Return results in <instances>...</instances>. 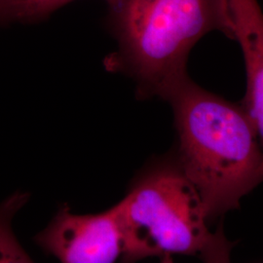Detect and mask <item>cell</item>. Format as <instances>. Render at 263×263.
Returning a JSON list of instances; mask_svg holds the SVG:
<instances>
[{
    "mask_svg": "<svg viewBox=\"0 0 263 263\" xmlns=\"http://www.w3.org/2000/svg\"><path fill=\"white\" fill-rule=\"evenodd\" d=\"M161 99L175 115L179 148L174 159L197 190L212 223L239 207L261 182L260 138L241 104L203 89L188 74Z\"/></svg>",
    "mask_w": 263,
    "mask_h": 263,
    "instance_id": "1",
    "label": "cell"
},
{
    "mask_svg": "<svg viewBox=\"0 0 263 263\" xmlns=\"http://www.w3.org/2000/svg\"><path fill=\"white\" fill-rule=\"evenodd\" d=\"M116 50L104 60L130 77L141 99L161 98L187 74L188 57L213 30L223 32L222 0H104Z\"/></svg>",
    "mask_w": 263,
    "mask_h": 263,
    "instance_id": "2",
    "label": "cell"
},
{
    "mask_svg": "<svg viewBox=\"0 0 263 263\" xmlns=\"http://www.w3.org/2000/svg\"><path fill=\"white\" fill-rule=\"evenodd\" d=\"M119 206L126 241L123 261L159 257L169 262L173 255H187L229 262L234 243L221 228L212 230L197 190L176 160L144 171Z\"/></svg>",
    "mask_w": 263,
    "mask_h": 263,
    "instance_id": "3",
    "label": "cell"
},
{
    "mask_svg": "<svg viewBox=\"0 0 263 263\" xmlns=\"http://www.w3.org/2000/svg\"><path fill=\"white\" fill-rule=\"evenodd\" d=\"M35 242L62 262L112 263L123 259L126 241L119 203L94 215H76L64 206L35 237Z\"/></svg>",
    "mask_w": 263,
    "mask_h": 263,
    "instance_id": "4",
    "label": "cell"
},
{
    "mask_svg": "<svg viewBox=\"0 0 263 263\" xmlns=\"http://www.w3.org/2000/svg\"><path fill=\"white\" fill-rule=\"evenodd\" d=\"M223 33L244 57L247 90L243 106L259 137L263 134V15L258 0H222ZM262 139V138H260Z\"/></svg>",
    "mask_w": 263,
    "mask_h": 263,
    "instance_id": "5",
    "label": "cell"
},
{
    "mask_svg": "<svg viewBox=\"0 0 263 263\" xmlns=\"http://www.w3.org/2000/svg\"><path fill=\"white\" fill-rule=\"evenodd\" d=\"M47 0H5V15L20 19L43 17V8Z\"/></svg>",
    "mask_w": 263,
    "mask_h": 263,
    "instance_id": "6",
    "label": "cell"
},
{
    "mask_svg": "<svg viewBox=\"0 0 263 263\" xmlns=\"http://www.w3.org/2000/svg\"><path fill=\"white\" fill-rule=\"evenodd\" d=\"M71 1L73 0H47L43 8V16H46L48 14L52 13L53 11L59 9L60 7L66 5Z\"/></svg>",
    "mask_w": 263,
    "mask_h": 263,
    "instance_id": "7",
    "label": "cell"
},
{
    "mask_svg": "<svg viewBox=\"0 0 263 263\" xmlns=\"http://www.w3.org/2000/svg\"><path fill=\"white\" fill-rule=\"evenodd\" d=\"M0 15H5V0H0Z\"/></svg>",
    "mask_w": 263,
    "mask_h": 263,
    "instance_id": "8",
    "label": "cell"
}]
</instances>
